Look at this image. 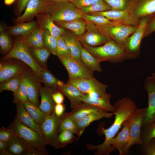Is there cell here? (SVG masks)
Wrapping results in <instances>:
<instances>
[{"instance_id":"6da1fadb","label":"cell","mask_w":155,"mask_h":155,"mask_svg":"<svg viewBox=\"0 0 155 155\" xmlns=\"http://www.w3.org/2000/svg\"><path fill=\"white\" fill-rule=\"evenodd\" d=\"M113 106L115 109L114 121L108 128L102 129V133L105 136L104 141L97 146L86 145L88 150H96L95 155H108L115 150L116 149L111 144V141L123 126L124 123L137 108L135 103L128 97L118 100Z\"/></svg>"},{"instance_id":"7a4b0ae2","label":"cell","mask_w":155,"mask_h":155,"mask_svg":"<svg viewBox=\"0 0 155 155\" xmlns=\"http://www.w3.org/2000/svg\"><path fill=\"white\" fill-rule=\"evenodd\" d=\"M8 128L12 130L14 136L25 144L29 155L49 154L42 135L22 123L16 117Z\"/></svg>"},{"instance_id":"3957f363","label":"cell","mask_w":155,"mask_h":155,"mask_svg":"<svg viewBox=\"0 0 155 155\" xmlns=\"http://www.w3.org/2000/svg\"><path fill=\"white\" fill-rule=\"evenodd\" d=\"M82 44L84 47L100 63L105 61L116 63L129 59L123 44L112 39L104 44L98 46Z\"/></svg>"},{"instance_id":"277c9868","label":"cell","mask_w":155,"mask_h":155,"mask_svg":"<svg viewBox=\"0 0 155 155\" xmlns=\"http://www.w3.org/2000/svg\"><path fill=\"white\" fill-rule=\"evenodd\" d=\"M47 13L56 23L82 19V14L80 9L66 0L51 2Z\"/></svg>"},{"instance_id":"5b68a950","label":"cell","mask_w":155,"mask_h":155,"mask_svg":"<svg viewBox=\"0 0 155 155\" xmlns=\"http://www.w3.org/2000/svg\"><path fill=\"white\" fill-rule=\"evenodd\" d=\"M25 38L26 37L22 36L17 38L12 49L3 59L15 58L20 60L30 67L40 78L41 71L44 69L38 64L33 59Z\"/></svg>"},{"instance_id":"8992f818","label":"cell","mask_w":155,"mask_h":155,"mask_svg":"<svg viewBox=\"0 0 155 155\" xmlns=\"http://www.w3.org/2000/svg\"><path fill=\"white\" fill-rule=\"evenodd\" d=\"M152 16L141 19L136 30L124 42L123 45L129 59H136L139 57L141 44L144 38L146 28Z\"/></svg>"},{"instance_id":"52a82bcc","label":"cell","mask_w":155,"mask_h":155,"mask_svg":"<svg viewBox=\"0 0 155 155\" xmlns=\"http://www.w3.org/2000/svg\"><path fill=\"white\" fill-rule=\"evenodd\" d=\"M63 116L58 117L53 111L47 114L40 125L42 135L46 145H49L55 149L59 148L57 137L59 133L60 124Z\"/></svg>"},{"instance_id":"ba28073f","label":"cell","mask_w":155,"mask_h":155,"mask_svg":"<svg viewBox=\"0 0 155 155\" xmlns=\"http://www.w3.org/2000/svg\"><path fill=\"white\" fill-rule=\"evenodd\" d=\"M67 83L73 85L83 93L91 97H104L110 94L106 92L107 85L101 83L94 77L69 79Z\"/></svg>"},{"instance_id":"9c48e42d","label":"cell","mask_w":155,"mask_h":155,"mask_svg":"<svg viewBox=\"0 0 155 155\" xmlns=\"http://www.w3.org/2000/svg\"><path fill=\"white\" fill-rule=\"evenodd\" d=\"M96 26L101 34L123 44L125 40L135 31L137 27L121 24Z\"/></svg>"},{"instance_id":"30bf717a","label":"cell","mask_w":155,"mask_h":155,"mask_svg":"<svg viewBox=\"0 0 155 155\" xmlns=\"http://www.w3.org/2000/svg\"><path fill=\"white\" fill-rule=\"evenodd\" d=\"M58 58L67 71L69 80L94 77L93 72L86 66L81 59L72 57Z\"/></svg>"},{"instance_id":"8fae6325","label":"cell","mask_w":155,"mask_h":155,"mask_svg":"<svg viewBox=\"0 0 155 155\" xmlns=\"http://www.w3.org/2000/svg\"><path fill=\"white\" fill-rule=\"evenodd\" d=\"M22 74L25 81L28 100L38 107L40 104L39 98L42 87L41 79L28 66L26 65Z\"/></svg>"},{"instance_id":"7c38bea8","label":"cell","mask_w":155,"mask_h":155,"mask_svg":"<svg viewBox=\"0 0 155 155\" xmlns=\"http://www.w3.org/2000/svg\"><path fill=\"white\" fill-rule=\"evenodd\" d=\"M146 109V108H137L127 120L130 134V141L127 149L128 152L132 146L143 145L140 138V134Z\"/></svg>"},{"instance_id":"4fadbf2b","label":"cell","mask_w":155,"mask_h":155,"mask_svg":"<svg viewBox=\"0 0 155 155\" xmlns=\"http://www.w3.org/2000/svg\"><path fill=\"white\" fill-rule=\"evenodd\" d=\"M51 2L47 0H30L23 14L13 20L16 24L29 22L38 14L47 13Z\"/></svg>"},{"instance_id":"5bb4252c","label":"cell","mask_w":155,"mask_h":155,"mask_svg":"<svg viewBox=\"0 0 155 155\" xmlns=\"http://www.w3.org/2000/svg\"><path fill=\"white\" fill-rule=\"evenodd\" d=\"M127 9L133 18L139 23L142 18L155 13V0H131Z\"/></svg>"},{"instance_id":"9a60e30c","label":"cell","mask_w":155,"mask_h":155,"mask_svg":"<svg viewBox=\"0 0 155 155\" xmlns=\"http://www.w3.org/2000/svg\"><path fill=\"white\" fill-rule=\"evenodd\" d=\"M86 21V32L78 37L82 43L90 46H98L104 44L111 39L101 34L93 23Z\"/></svg>"},{"instance_id":"2e32d148","label":"cell","mask_w":155,"mask_h":155,"mask_svg":"<svg viewBox=\"0 0 155 155\" xmlns=\"http://www.w3.org/2000/svg\"><path fill=\"white\" fill-rule=\"evenodd\" d=\"M144 86L148 95V105L142 125L155 121V82L151 76L146 77Z\"/></svg>"},{"instance_id":"e0dca14e","label":"cell","mask_w":155,"mask_h":155,"mask_svg":"<svg viewBox=\"0 0 155 155\" xmlns=\"http://www.w3.org/2000/svg\"><path fill=\"white\" fill-rule=\"evenodd\" d=\"M88 14L103 16L110 20L125 25L137 26L139 23L133 18L127 9L122 11L111 9Z\"/></svg>"},{"instance_id":"ac0fdd59","label":"cell","mask_w":155,"mask_h":155,"mask_svg":"<svg viewBox=\"0 0 155 155\" xmlns=\"http://www.w3.org/2000/svg\"><path fill=\"white\" fill-rule=\"evenodd\" d=\"M22 62L7 61L0 64V82L22 73L26 66Z\"/></svg>"},{"instance_id":"d6986e66","label":"cell","mask_w":155,"mask_h":155,"mask_svg":"<svg viewBox=\"0 0 155 155\" xmlns=\"http://www.w3.org/2000/svg\"><path fill=\"white\" fill-rule=\"evenodd\" d=\"M129 141V123L127 120L123 123L121 131L111 141V144L118 150L120 155H125L128 153L127 149Z\"/></svg>"},{"instance_id":"ffe728a7","label":"cell","mask_w":155,"mask_h":155,"mask_svg":"<svg viewBox=\"0 0 155 155\" xmlns=\"http://www.w3.org/2000/svg\"><path fill=\"white\" fill-rule=\"evenodd\" d=\"M36 17L39 26L43 30H48L57 38L62 36L65 30L64 28L55 24L48 13L38 14Z\"/></svg>"},{"instance_id":"44dd1931","label":"cell","mask_w":155,"mask_h":155,"mask_svg":"<svg viewBox=\"0 0 155 155\" xmlns=\"http://www.w3.org/2000/svg\"><path fill=\"white\" fill-rule=\"evenodd\" d=\"M58 90L46 87H42L40 93V102L39 108L47 114L54 111L56 103L53 98V94Z\"/></svg>"},{"instance_id":"7402d4cb","label":"cell","mask_w":155,"mask_h":155,"mask_svg":"<svg viewBox=\"0 0 155 155\" xmlns=\"http://www.w3.org/2000/svg\"><path fill=\"white\" fill-rule=\"evenodd\" d=\"M115 113L110 112L102 109L93 112L83 119L75 122L81 135L85 129L92 122L103 118H109L114 115Z\"/></svg>"},{"instance_id":"603a6c76","label":"cell","mask_w":155,"mask_h":155,"mask_svg":"<svg viewBox=\"0 0 155 155\" xmlns=\"http://www.w3.org/2000/svg\"><path fill=\"white\" fill-rule=\"evenodd\" d=\"M16 104L17 112L16 117L22 123L42 135L40 125L35 122L26 110L24 104L22 103Z\"/></svg>"},{"instance_id":"cb8c5ba5","label":"cell","mask_w":155,"mask_h":155,"mask_svg":"<svg viewBox=\"0 0 155 155\" xmlns=\"http://www.w3.org/2000/svg\"><path fill=\"white\" fill-rule=\"evenodd\" d=\"M58 90L69 99L72 108L82 102V98L84 94L73 85L67 83Z\"/></svg>"},{"instance_id":"d4e9b609","label":"cell","mask_w":155,"mask_h":155,"mask_svg":"<svg viewBox=\"0 0 155 155\" xmlns=\"http://www.w3.org/2000/svg\"><path fill=\"white\" fill-rule=\"evenodd\" d=\"M111 95L104 97H92L86 94L83 96L82 102L92 105L106 111L114 113L115 109L110 102Z\"/></svg>"},{"instance_id":"484cf974","label":"cell","mask_w":155,"mask_h":155,"mask_svg":"<svg viewBox=\"0 0 155 155\" xmlns=\"http://www.w3.org/2000/svg\"><path fill=\"white\" fill-rule=\"evenodd\" d=\"M62 36L70 51L71 57L81 59V53L83 46L78 36L73 32L66 30Z\"/></svg>"},{"instance_id":"4316f807","label":"cell","mask_w":155,"mask_h":155,"mask_svg":"<svg viewBox=\"0 0 155 155\" xmlns=\"http://www.w3.org/2000/svg\"><path fill=\"white\" fill-rule=\"evenodd\" d=\"M39 26L37 22H22L9 27L8 33L12 36L20 35L26 37L29 36Z\"/></svg>"},{"instance_id":"83f0119b","label":"cell","mask_w":155,"mask_h":155,"mask_svg":"<svg viewBox=\"0 0 155 155\" xmlns=\"http://www.w3.org/2000/svg\"><path fill=\"white\" fill-rule=\"evenodd\" d=\"M100 109V108L82 102L80 105L73 108L70 112L65 113L75 122L83 119L92 112Z\"/></svg>"},{"instance_id":"f1b7e54d","label":"cell","mask_w":155,"mask_h":155,"mask_svg":"<svg viewBox=\"0 0 155 155\" xmlns=\"http://www.w3.org/2000/svg\"><path fill=\"white\" fill-rule=\"evenodd\" d=\"M56 23L60 27L71 31L78 37L84 34L86 31L87 21L83 19Z\"/></svg>"},{"instance_id":"f546056e","label":"cell","mask_w":155,"mask_h":155,"mask_svg":"<svg viewBox=\"0 0 155 155\" xmlns=\"http://www.w3.org/2000/svg\"><path fill=\"white\" fill-rule=\"evenodd\" d=\"M6 149L11 155H29L26 145L15 136L7 143Z\"/></svg>"},{"instance_id":"4dcf8cb0","label":"cell","mask_w":155,"mask_h":155,"mask_svg":"<svg viewBox=\"0 0 155 155\" xmlns=\"http://www.w3.org/2000/svg\"><path fill=\"white\" fill-rule=\"evenodd\" d=\"M29 52L34 61L41 67L47 69V61L51 53L46 48L29 47Z\"/></svg>"},{"instance_id":"1f68e13d","label":"cell","mask_w":155,"mask_h":155,"mask_svg":"<svg viewBox=\"0 0 155 155\" xmlns=\"http://www.w3.org/2000/svg\"><path fill=\"white\" fill-rule=\"evenodd\" d=\"M40 78L45 86L57 90L65 84L63 81L56 78L47 69H44L41 71Z\"/></svg>"},{"instance_id":"d6a6232c","label":"cell","mask_w":155,"mask_h":155,"mask_svg":"<svg viewBox=\"0 0 155 155\" xmlns=\"http://www.w3.org/2000/svg\"><path fill=\"white\" fill-rule=\"evenodd\" d=\"M81 58L84 64L93 72L102 71L100 62L83 47L81 52Z\"/></svg>"},{"instance_id":"836d02e7","label":"cell","mask_w":155,"mask_h":155,"mask_svg":"<svg viewBox=\"0 0 155 155\" xmlns=\"http://www.w3.org/2000/svg\"><path fill=\"white\" fill-rule=\"evenodd\" d=\"M23 104L26 110L33 118L35 122L40 125L47 114L44 113L38 107L29 100Z\"/></svg>"},{"instance_id":"e575fe53","label":"cell","mask_w":155,"mask_h":155,"mask_svg":"<svg viewBox=\"0 0 155 155\" xmlns=\"http://www.w3.org/2000/svg\"><path fill=\"white\" fill-rule=\"evenodd\" d=\"M140 138L143 143L142 145L149 144L155 138V121L142 125Z\"/></svg>"},{"instance_id":"d590c367","label":"cell","mask_w":155,"mask_h":155,"mask_svg":"<svg viewBox=\"0 0 155 155\" xmlns=\"http://www.w3.org/2000/svg\"><path fill=\"white\" fill-rule=\"evenodd\" d=\"M23 77L22 73L0 83V92L4 90L10 91L13 93L16 92L20 85Z\"/></svg>"},{"instance_id":"8d00e7d4","label":"cell","mask_w":155,"mask_h":155,"mask_svg":"<svg viewBox=\"0 0 155 155\" xmlns=\"http://www.w3.org/2000/svg\"><path fill=\"white\" fill-rule=\"evenodd\" d=\"M43 42L45 48L53 55H57V38L53 36L47 30H43Z\"/></svg>"},{"instance_id":"74e56055","label":"cell","mask_w":155,"mask_h":155,"mask_svg":"<svg viewBox=\"0 0 155 155\" xmlns=\"http://www.w3.org/2000/svg\"><path fill=\"white\" fill-rule=\"evenodd\" d=\"M64 130L71 131L79 137L81 135L75 122L65 113L64 114L60 124L59 133Z\"/></svg>"},{"instance_id":"f35d334b","label":"cell","mask_w":155,"mask_h":155,"mask_svg":"<svg viewBox=\"0 0 155 155\" xmlns=\"http://www.w3.org/2000/svg\"><path fill=\"white\" fill-rule=\"evenodd\" d=\"M13 94L14 96L13 102L15 104H24L28 100L26 84L23 76L20 85L16 92L13 93Z\"/></svg>"},{"instance_id":"ab89813d","label":"cell","mask_w":155,"mask_h":155,"mask_svg":"<svg viewBox=\"0 0 155 155\" xmlns=\"http://www.w3.org/2000/svg\"><path fill=\"white\" fill-rule=\"evenodd\" d=\"M82 18L84 20L87 21L92 22L96 25H101L109 24H120L115 21L110 20L106 17L100 15L84 14H82Z\"/></svg>"},{"instance_id":"60d3db41","label":"cell","mask_w":155,"mask_h":155,"mask_svg":"<svg viewBox=\"0 0 155 155\" xmlns=\"http://www.w3.org/2000/svg\"><path fill=\"white\" fill-rule=\"evenodd\" d=\"M0 46L1 52L4 54L9 53L13 46L9 36L1 26H0Z\"/></svg>"},{"instance_id":"b9f144b4","label":"cell","mask_w":155,"mask_h":155,"mask_svg":"<svg viewBox=\"0 0 155 155\" xmlns=\"http://www.w3.org/2000/svg\"><path fill=\"white\" fill-rule=\"evenodd\" d=\"M79 9L82 14H88L112 9L111 7L104 2L97 3L89 6Z\"/></svg>"},{"instance_id":"7bdbcfd3","label":"cell","mask_w":155,"mask_h":155,"mask_svg":"<svg viewBox=\"0 0 155 155\" xmlns=\"http://www.w3.org/2000/svg\"><path fill=\"white\" fill-rule=\"evenodd\" d=\"M74 134L73 133L68 130L63 131L60 133L57 137V142L59 148L64 147L77 138Z\"/></svg>"},{"instance_id":"ee69618b","label":"cell","mask_w":155,"mask_h":155,"mask_svg":"<svg viewBox=\"0 0 155 155\" xmlns=\"http://www.w3.org/2000/svg\"><path fill=\"white\" fill-rule=\"evenodd\" d=\"M57 55L58 57L68 58L71 57L70 51L62 36L57 38Z\"/></svg>"},{"instance_id":"f6af8a7d","label":"cell","mask_w":155,"mask_h":155,"mask_svg":"<svg viewBox=\"0 0 155 155\" xmlns=\"http://www.w3.org/2000/svg\"><path fill=\"white\" fill-rule=\"evenodd\" d=\"M112 9L118 11L127 10L131 0H103Z\"/></svg>"},{"instance_id":"bcb514c9","label":"cell","mask_w":155,"mask_h":155,"mask_svg":"<svg viewBox=\"0 0 155 155\" xmlns=\"http://www.w3.org/2000/svg\"><path fill=\"white\" fill-rule=\"evenodd\" d=\"M69 1L78 9L89 6L97 3L104 2L103 0H71Z\"/></svg>"},{"instance_id":"7dc6e473","label":"cell","mask_w":155,"mask_h":155,"mask_svg":"<svg viewBox=\"0 0 155 155\" xmlns=\"http://www.w3.org/2000/svg\"><path fill=\"white\" fill-rule=\"evenodd\" d=\"M12 130L9 128L6 129L4 127L0 129V141L7 143L14 136Z\"/></svg>"},{"instance_id":"c3c4849f","label":"cell","mask_w":155,"mask_h":155,"mask_svg":"<svg viewBox=\"0 0 155 155\" xmlns=\"http://www.w3.org/2000/svg\"><path fill=\"white\" fill-rule=\"evenodd\" d=\"M155 32V13L153 14L148 23L145 31L144 37L148 36Z\"/></svg>"},{"instance_id":"681fc988","label":"cell","mask_w":155,"mask_h":155,"mask_svg":"<svg viewBox=\"0 0 155 155\" xmlns=\"http://www.w3.org/2000/svg\"><path fill=\"white\" fill-rule=\"evenodd\" d=\"M142 154L144 155H155V139L148 144L142 145Z\"/></svg>"},{"instance_id":"f907efd6","label":"cell","mask_w":155,"mask_h":155,"mask_svg":"<svg viewBox=\"0 0 155 155\" xmlns=\"http://www.w3.org/2000/svg\"><path fill=\"white\" fill-rule=\"evenodd\" d=\"M43 30L39 26L36 28L31 33L38 41L43 48H45L43 42Z\"/></svg>"},{"instance_id":"816d5d0a","label":"cell","mask_w":155,"mask_h":155,"mask_svg":"<svg viewBox=\"0 0 155 155\" xmlns=\"http://www.w3.org/2000/svg\"><path fill=\"white\" fill-rule=\"evenodd\" d=\"M26 41L29 47L34 48H43L33 35L31 34L26 37Z\"/></svg>"},{"instance_id":"f5cc1de1","label":"cell","mask_w":155,"mask_h":155,"mask_svg":"<svg viewBox=\"0 0 155 155\" xmlns=\"http://www.w3.org/2000/svg\"><path fill=\"white\" fill-rule=\"evenodd\" d=\"M65 106L63 104H56L54 112L56 115L58 117H61L64 114Z\"/></svg>"},{"instance_id":"db71d44e","label":"cell","mask_w":155,"mask_h":155,"mask_svg":"<svg viewBox=\"0 0 155 155\" xmlns=\"http://www.w3.org/2000/svg\"><path fill=\"white\" fill-rule=\"evenodd\" d=\"M53 98L56 104H63L65 98L64 95L58 90L53 94Z\"/></svg>"},{"instance_id":"11a10c76","label":"cell","mask_w":155,"mask_h":155,"mask_svg":"<svg viewBox=\"0 0 155 155\" xmlns=\"http://www.w3.org/2000/svg\"><path fill=\"white\" fill-rule=\"evenodd\" d=\"M30 0H18L17 4V9L19 14H21L25 9Z\"/></svg>"},{"instance_id":"9f6ffc18","label":"cell","mask_w":155,"mask_h":155,"mask_svg":"<svg viewBox=\"0 0 155 155\" xmlns=\"http://www.w3.org/2000/svg\"><path fill=\"white\" fill-rule=\"evenodd\" d=\"M7 143L0 141V155H11L6 149Z\"/></svg>"},{"instance_id":"6f0895ef","label":"cell","mask_w":155,"mask_h":155,"mask_svg":"<svg viewBox=\"0 0 155 155\" xmlns=\"http://www.w3.org/2000/svg\"><path fill=\"white\" fill-rule=\"evenodd\" d=\"M16 0H4L5 4L7 5H10L12 4Z\"/></svg>"},{"instance_id":"680465c9","label":"cell","mask_w":155,"mask_h":155,"mask_svg":"<svg viewBox=\"0 0 155 155\" xmlns=\"http://www.w3.org/2000/svg\"><path fill=\"white\" fill-rule=\"evenodd\" d=\"M151 77L155 82V72L152 74Z\"/></svg>"},{"instance_id":"91938a15","label":"cell","mask_w":155,"mask_h":155,"mask_svg":"<svg viewBox=\"0 0 155 155\" xmlns=\"http://www.w3.org/2000/svg\"><path fill=\"white\" fill-rule=\"evenodd\" d=\"M47 0L51 2H54L58 1L61 0Z\"/></svg>"},{"instance_id":"94428289","label":"cell","mask_w":155,"mask_h":155,"mask_svg":"<svg viewBox=\"0 0 155 155\" xmlns=\"http://www.w3.org/2000/svg\"><path fill=\"white\" fill-rule=\"evenodd\" d=\"M67 0V1H71V0Z\"/></svg>"},{"instance_id":"6125c7cd","label":"cell","mask_w":155,"mask_h":155,"mask_svg":"<svg viewBox=\"0 0 155 155\" xmlns=\"http://www.w3.org/2000/svg\"></svg>"},{"instance_id":"be15d7a7","label":"cell","mask_w":155,"mask_h":155,"mask_svg":"<svg viewBox=\"0 0 155 155\" xmlns=\"http://www.w3.org/2000/svg\"></svg>"}]
</instances>
